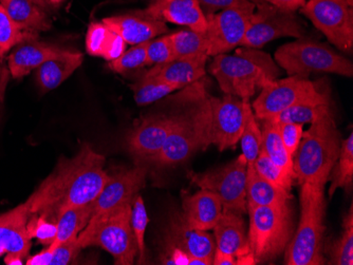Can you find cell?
<instances>
[{
  "label": "cell",
  "instance_id": "obj_6",
  "mask_svg": "<svg viewBox=\"0 0 353 265\" xmlns=\"http://www.w3.org/2000/svg\"><path fill=\"white\" fill-rule=\"evenodd\" d=\"M250 215V253L255 263L281 256L292 236V217L289 203L273 206L247 205Z\"/></svg>",
  "mask_w": 353,
  "mask_h": 265
},
{
  "label": "cell",
  "instance_id": "obj_14",
  "mask_svg": "<svg viewBox=\"0 0 353 265\" xmlns=\"http://www.w3.org/2000/svg\"><path fill=\"white\" fill-rule=\"evenodd\" d=\"M148 168L138 165L110 176L100 195L93 201L92 213L86 227L100 222L103 218L126 203H132L134 195L145 185Z\"/></svg>",
  "mask_w": 353,
  "mask_h": 265
},
{
  "label": "cell",
  "instance_id": "obj_15",
  "mask_svg": "<svg viewBox=\"0 0 353 265\" xmlns=\"http://www.w3.org/2000/svg\"><path fill=\"white\" fill-rule=\"evenodd\" d=\"M176 114L148 116L128 136V149L138 159L154 163L172 132Z\"/></svg>",
  "mask_w": 353,
  "mask_h": 265
},
{
  "label": "cell",
  "instance_id": "obj_20",
  "mask_svg": "<svg viewBox=\"0 0 353 265\" xmlns=\"http://www.w3.org/2000/svg\"><path fill=\"white\" fill-rule=\"evenodd\" d=\"M66 51L67 49L59 45L39 41V39L23 41L16 45L8 57V67L12 77L19 80L31 71L37 70L48 59L59 56Z\"/></svg>",
  "mask_w": 353,
  "mask_h": 265
},
{
  "label": "cell",
  "instance_id": "obj_40",
  "mask_svg": "<svg viewBox=\"0 0 353 265\" xmlns=\"http://www.w3.org/2000/svg\"><path fill=\"white\" fill-rule=\"evenodd\" d=\"M111 30L104 23H92L86 35V51L91 56L102 57L110 37Z\"/></svg>",
  "mask_w": 353,
  "mask_h": 265
},
{
  "label": "cell",
  "instance_id": "obj_56",
  "mask_svg": "<svg viewBox=\"0 0 353 265\" xmlns=\"http://www.w3.org/2000/svg\"><path fill=\"white\" fill-rule=\"evenodd\" d=\"M348 3H350L351 6H353V0H348Z\"/></svg>",
  "mask_w": 353,
  "mask_h": 265
},
{
  "label": "cell",
  "instance_id": "obj_54",
  "mask_svg": "<svg viewBox=\"0 0 353 265\" xmlns=\"http://www.w3.org/2000/svg\"><path fill=\"white\" fill-rule=\"evenodd\" d=\"M48 1H49V3H50L53 8L59 7L61 3H65V0H48Z\"/></svg>",
  "mask_w": 353,
  "mask_h": 265
},
{
  "label": "cell",
  "instance_id": "obj_18",
  "mask_svg": "<svg viewBox=\"0 0 353 265\" xmlns=\"http://www.w3.org/2000/svg\"><path fill=\"white\" fill-rule=\"evenodd\" d=\"M103 23L120 35L125 43L132 45L148 43L168 31L166 23L152 19L144 11L107 17L103 19Z\"/></svg>",
  "mask_w": 353,
  "mask_h": 265
},
{
  "label": "cell",
  "instance_id": "obj_10",
  "mask_svg": "<svg viewBox=\"0 0 353 265\" xmlns=\"http://www.w3.org/2000/svg\"><path fill=\"white\" fill-rule=\"evenodd\" d=\"M247 160L241 154L227 165L203 173H192L190 180L201 189L216 193L221 200L223 209L243 215L247 211Z\"/></svg>",
  "mask_w": 353,
  "mask_h": 265
},
{
  "label": "cell",
  "instance_id": "obj_3",
  "mask_svg": "<svg viewBox=\"0 0 353 265\" xmlns=\"http://www.w3.org/2000/svg\"><path fill=\"white\" fill-rule=\"evenodd\" d=\"M195 122L200 150L210 145L217 146L220 151L234 147L243 134V100L230 94L210 96L201 81L196 96Z\"/></svg>",
  "mask_w": 353,
  "mask_h": 265
},
{
  "label": "cell",
  "instance_id": "obj_44",
  "mask_svg": "<svg viewBox=\"0 0 353 265\" xmlns=\"http://www.w3.org/2000/svg\"><path fill=\"white\" fill-rule=\"evenodd\" d=\"M197 1L203 12L204 17L208 19V17H213L214 14L222 10L247 5L251 0H197Z\"/></svg>",
  "mask_w": 353,
  "mask_h": 265
},
{
  "label": "cell",
  "instance_id": "obj_48",
  "mask_svg": "<svg viewBox=\"0 0 353 265\" xmlns=\"http://www.w3.org/2000/svg\"><path fill=\"white\" fill-rule=\"evenodd\" d=\"M9 67L3 63V59H0V103L5 100L6 90L10 80Z\"/></svg>",
  "mask_w": 353,
  "mask_h": 265
},
{
  "label": "cell",
  "instance_id": "obj_13",
  "mask_svg": "<svg viewBox=\"0 0 353 265\" xmlns=\"http://www.w3.org/2000/svg\"><path fill=\"white\" fill-rule=\"evenodd\" d=\"M256 3L222 10L208 19V56L223 54L240 45L249 29Z\"/></svg>",
  "mask_w": 353,
  "mask_h": 265
},
{
  "label": "cell",
  "instance_id": "obj_46",
  "mask_svg": "<svg viewBox=\"0 0 353 265\" xmlns=\"http://www.w3.org/2000/svg\"><path fill=\"white\" fill-rule=\"evenodd\" d=\"M265 1L279 8V9L291 12L301 9L306 3V0H265Z\"/></svg>",
  "mask_w": 353,
  "mask_h": 265
},
{
  "label": "cell",
  "instance_id": "obj_2",
  "mask_svg": "<svg viewBox=\"0 0 353 265\" xmlns=\"http://www.w3.org/2000/svg\"><path fill=\"white\" fill-rule=\"evenodd\" d=\"M342 138L332 109L319 114L303 132L293 157V171L299 183L325 186L340 156Z\"/></svg>",
  "mask_w": 353,
  "mask_h": 265
},
{
  "label": "cell",
  "instance_id": "obj_49",
  "mask_svg": "<svg viewBox=\"0 0 353 265\" xmlns=\"http://www.w3.org/2000/svg\"><path fill=\"white\" fill-rule=\"evenodd\" d=\"M52 259V253L49 248H46L43 252L35 256L31 257L26 261L27 265H50V261Z\"/></svg>",
  "mask_w": 353,
  "mask_h": 265
},
{
  "label": "cell",
  "instance_id": "obj_16",
  "mask_svg": "<svg viewBox=\"0 0 353 265\" xmlns=\"http://www.w3.org/2000/svg\"><path fill=\"white\" fill-rule=\"evenodd\" d=\"M213 229L216 248L235 257L237 264H256L250 253L245 221L240 213L223 209Z\"/></svg>",
  "mask_w": 353,
  "mask_h": 265
},
{
  "label": "cell",
  "instance_id": "obj_27",
  "mask_svg": "<svg viewBox=\"0 0 353 265\" xmlns=\"http://www.w3.org/2000/svg\"><path fill=\"white\" fill-rule=\"evenodd\" d=\"M329 108H331L330 90L328 85H325L323 82L316 94L285 109V112H281L271 120L275 123H296L303 125L312 123L319 114H322Z\"/></svg>",
  "mask_w": 353,
  "mask_h": 265
},
{
  "label": "cell",
  "instance_id": "obj_23",
  "mask_svg": "<svg viewBox=\"0 0 353 265\" xmlns=\"http://www.w3.org/2000/svg\"><path fill=\"white\" fill-rule=\"evenodd\" d=\"M182 209L186 221L201 231L213 229L223 211L221 200L208 189H201L195 195L183 193Z\"/></svg>",
  "mask_w": 353,
  "mask_h": 265
},
{
  "label": "cell",
  "instance_id": "obj_53",
  "mask_svg": "<svg viewBox=\"0 0 353 265\" xmlns=\"http://www.w3.org/2000/svg\"><path fill=\"white\" fill-rule=\"evenodd\" d=\"M32 1H34L35 3L41 6V7H43V9L47 10L48 12H50L51 10H52L53 7L50 5V3H49L48 0H32Z\"/></svg>",
  "mask_w": 353,
  "mask_h": 265
},
{
  "label": "cell",
  "instance_id": "obj_36",
  "mask_svg": "<svg viewBox=\"0 0 353 265\" xmlns=\"http://www.w3.org/2000/svg\"><path fill=\"white\" fill-rule=\"evenodd\" d=\"M329 264H353V213L352 206L344 220V233L331 248Z\"/></svg>",
  "mask_w": 353,
  "mask_h": 265
},
{
  "label": "cell",
  "instance_id": "obj_5",
  "mask_svg": "<svg viewBox=\"0 0 353 265\" xmlns=\"http://www.w3.org/2000/svg\"><path fill=\"white\" fill-rule=\"evenodd\" d=\"M324 187L311 183L301 184V220L294 238L285 247V264H324Z\"/></svg>",
  "mask_w": 353,
  "mask_h": 265
},
{
  "label": "cell",
  "instance_id": "obj_22",
  "mask_svg": "<svg viewBox=\"0 0 353 265\" xmlns=\"http://www.w3.org/2000/svg\"><path fill=\"white\" fill-rule=\"evenodd\" d=\"M208 57V55H199L174 59L165 64L154 65L152 69L144 73V76L152 77L178 89H183L203 78Z\"/></svg>",
  "mask_w": 353,
  "mask_h": 265
},
{
  "label": "cell",
  "instance_id": "obj_28",
  "mask_svg": "<svg viewBox=\"0 0 353 265\" xmlns=\"http://www.w3.org/2000/svg\"><path fill=\"white\" fill-rule=\"evenodd\" d=\"M92 207L93 202L86 205L66 207L59 211L57 218V238L48 247L51 253L61 243L79 237L90 220Z\"/></svg>",
  "mask_w": 353,
  "mask_h": 265
},
{
  "label": "cell",
  "instance_id": "obj_42",
  "mask_svg": "<svg viewBox=\"0 0 353 265\" xmlns=\"http://www.w3.org/2000/svg\"><path fill=\"white\" fill-rule=\"evenodd\" d=\"M276 124L285 149L291 157H294L303 138V125L296 124V123H276Z\"/></svg>",
  "mask_w": 353,
  "mask_h": 265
},
{
  "label": "cell",
  "instance_id": "obj_38",
  "mask_svg": "<svg viewBox=\"0 0 353 265\" xmlns=\"http://www.w3.org/2000/svg\"><path fill=\"white\" fill-rule=\"evenodd\" d=\"M254 168L261 177L275 185L283 187L285 191H290L292 187L293 178L287 173L268 157L265 152L261 149L257 159L253 163Z\"/></svg>",
  "mask_w": 353,
  "mask_h": 265
},
{
  "label": "cell",
  "instance_id": "obj_43",
  "mask_svg": "<svg viewBox=\"0 0 353 265\" xmlns=\"http://www.w3.org/2000/svg\"><path fill=\"white\" fill-rule=\"evenodd\" d=\"M81 247L77 244V238L70 239L61 243L52 252L50 265H67L77 256Z\"/></svg>",
  "mask_w": 353,
  "mask_h": 265
},
{
  "label": "cell",
  "instance_id": "obj_34",
  "mask_svg": "<svg viewBox=\"0 0 353 265\" xmlns=\"http://www.w3.org/2000/svg\"><path fill=\"white\" fill-rule=\"evenodd\" d=\"M39 39V34L26 32L16 25L0 5V59L23 41Z\"/></svg>",
  "mask_w": 353,
  "mask_h": 265
},
{
  "label": "cell",
  "instance_id": "obj_26",
  "mask_svg": "<svg viewBox=\"0 0 353 265\" xmlns=\"http://www.w3.org/2000/svg\"><path fill=\"white\" fill-rule=\"evenodd\" d=\"M247 205L273 206L289 203L290 191L267 181L257 173L253 164H248L245 184Z\"/></svg>",
  "mask_w": 353,
  "mask_h": 265
},
{
  "label": "cell",
  "instance_id": "obj_30",
  "mask_svg": "<svg viewBox=\"0 0 353 265\" xmlns=\"http://www.w3.org/2000/svg\"><path fill=\"white\" fill-rule=\"evenodd\" d=\"M330 198L339 189H350L353 181V134L342 142L340 156L330 173ZM329 179V180H330Z\"/></svg>",
  "mask_w": 353,
  "mask_h": 265
},
{
  "label": "cell",
  "instance_id": "obj_25",
  "mask_svg": "<svg viewBox=\"0 0 353 265\" xmlns=\"http://www.w3.org/2000/svg\"><path fill=\"white\" fill-rule=\"evenodd\" d=\"M12 21L26 32L39 34L52 27L47 10L32 0H0Z\"/></svg>",
  "mask_w": 353,
  "mask_h": 265
},
{
  "label": "cell",
  "instance_id": "obj_47",
  "mask_svg": "<svg viewBox=\"0 0 353 265\" xmlns=\"http://www.w3.org/2000/svg\"><path fill=\"white\" fill-rule=\"evenodd\" d=\"M170 257L164 261V264L188 265V255L176 247H170Z\"/></svg>",
  "mask_w": 353,
  "mask_h": 265
},
{
  "label": "cell",
  "instance_id": "obj_1",
  "mask_svg": "<svg viewBox=\"0 0 353 265\" xmlns=\"http://www.w3.org/2000/svg\"><path fill=\"white\" fill-rule=\"evenodd\" d=\"M104 164V156L84 144L77 156L61 160L54 171L26 201L30 213H43L51 220L66 207L92 203L110 179Z\"/></svg>",
  "mask_w": 353,
  "mask_h": 265
},
{
  "label": "cell",
  "instance_id": "obj_37",
  "mask_svg": "<svg viewBox=\"0 0 353 265\" xmlns=\"http://www.w3.org/2000/svg\"><path fill=\"white\" fill-rule=\"evenodd\" d=\"M148 43L134 45L130 50L125 51L119 59L109 61V69L114 72L123 74L128 71L148 66Z\"/></svg>",
  "mask_w": 353,
  "mask_h": 265
},
{
  "label": "cell",
  "instance_id": "obj_33",
  "mask_svg": "<svg viewBox=\"0 0 353 265\" xmlns=\"http://www.w3.org/2000/svg\"><path fill=\"white\" fill-rule=\"evenodd\" d=\"M130 88L134 92V102L138 106H148L166 98L174 91L179 90L172 85L144 75L138 83L132 85Z\"/></svg>",
  "mask_w": 353,
  "mask_h": 265
},
{
  "label": "cell",
  "instance_id": "obj_55",
  "mask_svg": "<svg viewBox=\"0 0 353 265\" xmlns=\"http://www.w3.org/2000/svg\"><path fill=\"white\" fill-rule=\"evenodd\" d=\"M7 254V252H6L5 247L1 246L0 245V257L3 256V255Z\"/></svg>",
  "mask_w": 353,
  "mask_h": 265
},
{
  "label": "cell",
  "instance_id": "obj_12",
  "mask_svg": "<svg viewBox=\"0 0 353 265\" xmlns=\"http://www.w3.org/2000/svg\"><path fill=\"white\" fill-rule=\"evenodd\" d=\"M322 84L323 81L311 82L297 76L272 81L261 89V94L251 105L254 116L261 120H271L285 109L316 94Z\"/></svg>",
  "mask_w": 353,
  "mask_h": 265
},
{
  "label": "cell",
  "instance_id": "obj_19",
  "mask_svg": "<svg viewBox=\"0 0 353 265\" xmlns=\"http://www.w3.org/2000/svg\"><path fill=\"white\" fill-rule=\"evenodd\" d=\"M144 12L152 19L185 25L195 32L208 30V19L197 0H154Z\"/></svg>",
  "mask_w": 353,
  "mask_h": 265
},
{
  "label": "cell",
  "instance_id": "obj_51",
  "mask_svg": "<svg viewBox=\"0 0 353 265\" xmlns=\"http://www.w3.org/2000/svg\"><path fill=\"white\" fill-rule=\"evenodd\" d=\"M212 261L200 257H188V265H211Z\"/></svg>",
  "mask_w": 353,
  "mask_h": 265
},
{
  "label": "cell",
  "instance_id": "obj_11",
  "mask_svg": "<svg viewBox=\"0 0 353 265\" xmlns=\"http://www.w3.org/2000/svg\"><path fill=\"white\" fill-rule=\"evenodd\" d=\"M303 34L305 30L295 12L279 9L261 0L256 3L249 29L240 45L245 48H261L281 37L301 39Z\"/></svg>",
  "mask_w": 353,
  "mask_h": 265
},
{
  "label": "cell",
  "instance_id": "obj_52",
  "mask_svg": "<svg viewBox=\"0 0 353 265\" xmlns=\"http://www.w3.org/2000/svg\"><path fill=\"white\" fill-rule=\"evenodd\" d=\"M5 263L8 265H21L23 263V258L17 256L15 254H7L5 259Z\"/></svg>",
  "mask_w": 353,
  "mask_h": 265
},
{
  "label": "cell",
  "instance_id": "obj_7",
  "mask_svg": "<svg viewBox=\"0 0 353 265\" xmlns=\"http://www.w3.org/2000/svg\"><path fill=\"white\" fill-rule=\"evenodd\" d=\"M275 59L290 76L308 78L313 72L334 73L346 77L353 75L350 61L325 43L303 37L281 45L275 52Z\"/></svg>",
  "mask_w": 353,
  "mask_h": 265
},
{
  "label": "cell",
  "instance_id": "obj_50",
  "mask_svg": "<svg viewBox=\"0 0 353 265\" xmlns=\"http://www.w3.org/2000/svg\"><path fill=\"white\" fill-rule=\"evenodd\" d=\"M214 265H235L237 264V259L232 255L227 253L221 252L219 249L216 248L215 254L213 257Z\"/></svg>",
  "mask_w": 353,
  "mask_h": 265
},
{
  "label": "cell",
  "instance_id": "obj_39",
  "mask_svg": "<svg viewBox=\"0 0 353 265\" xmlns=\"http://www.w3.org/2000/svg\"><path fill=\"white\" fill-rule=\"evenodd\" d=\"M27 229L31 239H37L39 242L48 246L52 244L53 241L57 238V222H52L43 213L30 215Z\"/></svg>",
  "mask_w": 353,
  "mask_h": 265
},
{
  "label": "cell",
  "instance_id": "obj_41",
  "mask_svg": "<svg viewBox=\"0 0 353 265\" xmlns=\"http://www.w3.org/2000/svg\"><path fill=\"white\" fill-rule=\"evenodd\" d=\"M146 52H148V65L165 64L176 59L168 35L148 41Z\"/></svg>",
  "mask_w": 353,
  "mask_h": 265
},
{
  "label": "cell",
  "instance_id": "obj_17",
  "mask_svg": "<svg viewBox=\"0 0 353 265\" xmlns=\"http://www.w3.org/2000/svg\"><path fill=\"white\" fill-rule=\"evenodd\" d=\"M168 247H176L188 256L208 259L213 263L216 251L214 237L206 231L195 229L186 221L183 213H176L170 218L168 226Z\"/></svg>",
  "mask_w": 353,
  "mask_h": 265
},
{
  "label": "cell",
  "instance_id": "obj_21",
  "mask_svg": "<svg viewBox=\"0 0 353 265\" xmlns=\"http://www.w3.org/2000/svg\"><path fill=\"white\" fill-rule=\"evenodd\" d=\"M30 215L27 202L0 215V245L5 247L7 254H15L23 259L29 255L31 237L27 223Z\"/></svg>",
  "mask_w": 353,
  "mask_h": 265
},
{
  "label": "cell",
  "instance_id": "obj_45",
  "mask_svg": "<svg viewBox=\"0 0 353 265\" xmlns=\"http://www.w3.org/2000/svg\"><path fill=\"white\" fill-rule=\"evenodd\" d=\"M126 45L124 39L111 30L110 37H109L104 53H103V59L108 63L119 59L126 51Z\"/></svg>",
  "mask_w": 353,
  "mask_h": 265
},
{
  "label": "cell",
  "instance_id": "obj_29",
  "mask_svg": "<svg viewBox=\"0 0 353 265\" xmlns=\"http://www.w3.org/2000/svg\"><path fill=\"white\" fill-rule=\"evenodd\" d=\"M261 124H263L261 149L265 152L272 162H274L283 170V173L295 179L294 171H293V158L283 145L276 123L272 120H261Z\"/></svg>",
  "mask_w": 353,
  "mask_h": 265
},
{
  "label": "cell",
  "instance_id": "obj_32",
  "mask_svg": "<svg viewBox=\"0 0 353 265\" xmlns=\"http://www.w3.org/2000/svg\"><path fill=\"white\" fill-rule=\"evenodd\" d=\"M168 36L176 59L208 55L210 43L206 33H198L190 30L172 33Z\"/></svg>",
  "mask_w": 353,
  "mask_h": 265
},
{
  "label": "cell",
  "instance_id": "obj_9",
  "mask_svg": "<svg viewBox=\"0 0 353 265\" xmlns=\"http://www.w3.org/2000/svg\"><path fill=\"white\" fill-rule=\"evenodd\" d=\"M301 13L339 50L352 53L353 6L348 0H309Z\"/></svg>",
  "mask_w": 353,
  "mask_h": 265
},
{
  "label": "cell",
  "instance_id": "obj_24",
  "mask_svg": "<svg viewBox=\"0 0 353 265\" xmlns=\"http://www.w3.org/2000/svg\"><path fill=\"white\" fill-rule=\"evenodd\" d=\"M84 55L67 50L59 56L48 59L37 69L35 81L41 93L49 92L61 86L81 67Z\"/></svg>",
  "mask_w": 353,
  "mask_h": 265
},
{
  "label": "cell",
  "instance_id": "obj_4",
  "mask_svg": "<svg viewBox=\"0 0 353 265\" xmlns=\"http://www.w3.org/2000/svg\"><path fill=\"white\" fill-rule=\"evenodd\" d=\"M225 94L250 100L259 89L281 74L270 55L252 48L238 49L235 55L218 54L210 66Z\"/></svg>",
  "mask_w": 353,
  "mask_h": 265
},
{
  "label": "cell",
  "instance_id": "obj_31",
  "mask_svg": "<svg viewBox=\"0 0 353 265\" xmlns=\"http://www.w3.org/2000/svg\"><path fill=\"white\" fill-rule=\"evenodd\" d=\"M243 100V109H245V124H243V134L240 140H241L243 154L248 164H253L261 151L263 134L259 124L256 122L250 100Z\"/></svg>",
  "mask_w": 353,
  "mask_h": 265
},
{
  "label": "cell",
  "instance_id": "obj_8",
  "mask_svg": "<svg viewBox=\"0 0 353 265\" xmlns=\"http://www.w3.org/2000/svg\"><path fill=\"white\" fill-rule=\"evenodd\" d=\"M81 249L100 246L112 255L118 265L134 264L138 254L132 227V203H126L91 227H85L79 237Z\"/></svg>",
  "mask_w": 353,
  "mask_h": 265
},
{
  "label": "cell",
  "instance_id": "obj_35",
  "mask_svg": "<svg viewBox=\"0 0 353 265\" xmlns=\"http://www.w3.org/2000/svg\"><path fill=\"white\" fill-rule=\"evenodd\" d=\"M150 219L148 211L142 197L139 193L134 195L132 201V227L138 246L139 260L140 264L145 263V231Z\"/></svg>",
  "mask_w": 353,
  "mask_h": 265
}]
</instances>
